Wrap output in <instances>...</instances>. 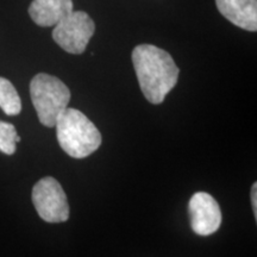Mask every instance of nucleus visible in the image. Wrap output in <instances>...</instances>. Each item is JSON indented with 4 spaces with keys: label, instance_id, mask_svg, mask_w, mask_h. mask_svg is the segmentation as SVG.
Instances as JSON below:
<instances>
[{
    "label": "nucleus",
    "instance_id": "f257e3e1",
    "mask_svg": "<svg viewBox=\"0 0 257 257\" xmlns=\"http://www.w3.org/2000/svg\"><path fill=\"white\" fill-rule=\"evenodd\" d=\"M133 63L147 100L155 105L163 102L179 79V68L170 54L152 44H141L133 51Z\"/></svg>",
    "mask_w": 257,
    "mask_h": 257
},
{
    "label": "nucleus",
    "instance_id": "f03ea898",
    "mask_svg": "<svg viewBox=\"0 0 257 257\" xmlns=\"http://www.w3.org/2000/svg\"><path fill=\"white\" fill-rule=\"evenodd\" d=\"M54 127L60 147L73 159H85L101 146L100 131L76 108L67 107Z\"/></svg>",
    "mask_w": 257,
    "mask_h": 257
},
{
    "label": "nucleus",
    "instance_id": "7ed1b4c3",
    "mask_svg": "<svg viewBox=\"0 0 257 257\" xmlns=\"http://www.w3.org/2000/svg\"><path fill=\"white\" fill-rule=\"evenodd\" d=\"M30 95L41 124L54 127L61 113L68 107L70 91L56 76L40 73L30 82Z\"/></svg>",
    "mask_w": 257,
    "mask_h": 257
},
{
    "label": "nucleus",
    "instance_id": "20e7f679",
    "mask_svg": "<svg viewBox=\"0 0 257 257\" xmlns=\"http://www.w3.org/2000/svg\"><path fill=\"white\" fill-rule=\"evenodd\" d=\"M32 202L38 216L47 223H63L69 218V204L62 186L46 176L32 188Z\"/></svg>",
    "mask_w": 257,
    "mask_h": 257
},
{
    "label": "nucleus",
    "instance_id": "39448f33",
    "mask_svg": "<svg viewBox=\"0 0 257 257\" xmlns=\"http://www.w3.org/2000/svg\"><path fill=\"white\" fill-rule=\"evenodd\" d=\"M94 31V22L86 12L73 11L55 25L53 38L64 51L79 55L86 50Z\"/></svg>",
    "mask_w": 257,
    "mask_h": 257
},
{
    "label": "nucleus",
    "instance_id": "423d86ee",
    "mask_svg": "<svg viewBox=\"0 0 257 257\" xmlns=\"http://www.w3.org/2000/svg\"><path fill=\"white\" fill-rule=\"evenodd\" d=\"M191 227L199 236H210L220 227L221 211L212 195L206 192L193 194L188 204Z\"/></svg>",
    "mask_w": 257,
    "mask_h": 257
},
{
    "label": "nucleus",
    "instance_id": "0eeeda50",
    "mask_svg": "<svg viewBox=\"0 0 257 257\" xmlns=\"http://www.w3.org/2000/svg\"><path fill=\"white\" fill-rule=\"evenodd\" d=\"M216 5L232 24L246 31L257 30V0H216Z\"/></svg>",
    "mask_w": 257,
    "mask_h": 257
},
{
    "label": "nucleus",
    "instance_id": "6e6552de",
    "mask_svg": "<svg viewBox=\"0 0 257 257\" xmlns=\"http://www.w3.org/2000/svg\"><path fill=\"white\" fill-rule=\"evenodd\" d=\"M72 0H34L29 6V15L37 25L55 27L73 12Z\"/></svg>",
    "mask_w": 257,
    "mask_h": 257
},
{
    "label": "nucleus",
    "instance_id": "1a4fd4ad",
    "mask_svg": "<svg viewBox=\"0 0 257 257\" xmlns=\"http://www.w3.org/2000/svg\"><path fill=\"white\" fill-rule=\"evenodd\" d=\"M0 108L8 115H17L22 111V101L15 86L0 76Z\"/></svg>",
    "mask_w": 257,
    "mask_h": 257
},
{
    "label": "nucleus",
    "instance_id": "9d476101",
    "mask_svg": "<svg viewBox=\"0 0 257 257\" xmlns=\"http://www.w3.org/2000/svg\"><path fill=\"white\" fill-rule=\"evenodd\" d=\"M18 142H21V137L15 125L0 120V152L5 155H14Z\"/></svg>",
    "mask_w": 257,
    "mask_h": 257
},
{
    "label": "nucleus",
    "instance_id": "9b49d317",
    "mask_svg": "<svg viewBox=\"0 0 257 257\" xmlns=\"http://www.w3.org/2000/svg\"><path fill=\"white\" fill-rule=\"evenodd\" d=\"M257 184L252 185L251 187V206L253 211V216H255V219H257Z\"/></svg>",
    "mask_w": 257,
    "mask_h": 257
}]
</instances>
